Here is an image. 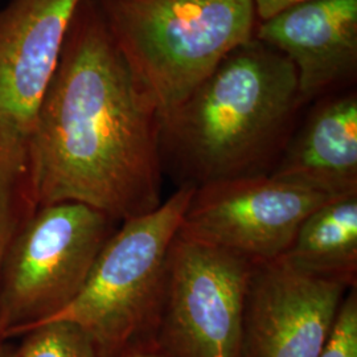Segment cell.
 I'll return each mask as SVG.
<instances>
[{
	"instance_id": "2e32d148",
	"label": "cell",
	"mask_w": 357,
	"mask_h": 357,
	"mask_svg": "<svg viewBox=\"0 0 357 357\" xmlns=\"http://www.w3.org/2000/svg\"><path fill=\"white\" fill-rule=\"evenodd\" d=\"M310 1L315 0H253L257 22H266L278 13Z\"/></svg>"
},
{
	"instance_id": "5bb4252c",
	"label": "cell",
	"mask_w": 357,
	"mask_h": 357,
	"mask_svg": "<svg viewBox=\"0 0 357 357\" xmlns=\"http://www.w3.org/2000/svg\"><path fill=\"white\" fill-rule=\"evenodd\" d=\"M16 357H100L88 333L66 320H51L24 335Z\"/></svg>"
},
{
	"instance_id": "9c48e42d",
	"label": "cell",
	"mask_w": 357,
	"mask_h": 357,
	"mask_svg": "<svg viewBox=\"0 0 357 357\" xmlns=\"http://www.w3.org/2000/svg\"><path fill=\"white\" fill-rule=\"evenodd\" d=\"M255 38L293 64L303 102L355 81L357 0H315L257 23Z\"/></svg>"
},
{
	"instance_id": "3957f363",
	"label": "cell",
	"mask_w": 357,
	"mask_h": 357,
	"mask_svg": "<svg viewBox=\"0 0 357 357\" xmlns=\"http://www.w3.org/2000/svg\"><path fill=\"white\" fill-rule=\"evenodd\" d=\"M132 76L163 115L255 38L253 0H97Z\"/></svg>"
},
{
	"instance_id": "4fadbf2b",
	"label": "cell",
	"mask_w": 357,
	"mask_h": 357,
	"mask_svg": "<svg viewBox=\"0 0 357 357\" xmlns=\"http://www.w3.org/2000/svg\"><path fill=\"white\" fill-rule=\"evenodd\" d=\"M28 131L0 118V271L16 233L35 211L28 188Z\"/></svg>"
},
{
	"instance_id": "52a82bcc",
	"label": "cell",
	"mask_w": 357,
	"mask_h": 357,
	"mask_svg": "<svg viewBox=\"0 0 357 357\" xmlns=\"http://www.w3.org/2000/svg\"><path fill=\"white\" fill-rule=\"evenodd\" d=\"M331 199L271 175L220 180L195 187L178 237L264 264L286 255L306 217Z\"/></svg>"
},
{
	"instance_id": "6da1fadb",
	"label": "cell",
	"mask_w": 357,
	"mask_h": 357,
	"mask_svg": "<svg viewBox=\"0 0 357 357\" xmlns=\"http://www.w3.org/2000/svg\"><path fill=\"white\" fill-rule=\"evenodd\" d=\"M160 115L97 0H81L28 131L33 209L79 203L122 222L163 203Z\"/></svg>"
},
{
	"instance_id": "9a60e30c",
	"label": "cell",
	"mask_w": 357,
	"mask_h": 357,
	"mask_svg": "<svg viewBox=\"0 0 357 357\" xmlns=\"http://www.w3.org/2000/svg\"><path fill=\"white\" fill-rule=\"evenodd\" d=\"M356 287L345 295L331 333L318 357H357Z\"/></svg>"
},
{
	"instance_id": "8992f818",
	"label": "cell",
	"mask_w": 357,
	"mask_h": 357,
	"mask_svg": "<svg viewBox=\"0 0 357 357\" xmlns=\"http://www.w3.org/2000/svg\"><path fill=\"white\" fill-rule=\"evenodd\" d=\"M255 264L176 236L153 342L169 357H241Z\"/></svg>"
},
{
	"instance_id": "8fae6325",
	"label": "cell",
	"mask_w": 357,
	"mask_h": 357,
	"mask_svg": "<svg viewBox=\"0 0 357 357\" xmlns=\"http://www.w3.org/2000/svg\"><path fill=\"white\" fill-rule=\"evenodd\" d=\"M270 175L330 197L357 195L356 91L318 103Z\"/></svg>"
},
{
	"instance_id": "5b68a950",
	"label": "cell",
	"mask_w": 357,
	"mask_h": 357,
	"mask_svg": "<svg viewBox=\"0 0 357 357\" xmlns=\"http://www.w3.org/2000/svg\"><path fill=\"white\" fill-rule=\"evenodd\" d=\"M114 224L70 202L40 206L26 217L0 271L3 342L48 321L76 298Z\"/></svg>"
},
{
	"instance_id": "ac0fdd59",
	"label": "cell",
	"mask_w": 357,
	"mask_h": 357,
	"mask_svg": "<svg viewBox=\"0 0 357 357\" xmlns=\"http://www.w3.org/2000/svg\"><path fill=\"white\" fill-rule=\"evenodd\" d=\"M17 349L13 345L6 344L4 342H0V357H16Z\"/></svg>"
},
{
	"instance_id": "7a4b0ae2",
	"label": "cell",
	"mask_w": 357,
	"mask_h": 357,
	"mask_svg": "<svg viewBox=\"0 0 357 357\" xmlns=\"http://www.w3.org/2000/svg\"><path fill=\"white\" fill-rule=\"evenodd\" d=\"M303 102L293 64L253 38L160 116V151L183 184L270 175Z\"/></svg>"
},
{
	"instance_id": "e0dca14e",
	"label": "cell",
	"mask_w": 357,
	"mask_h": 357,
	"mask_svg": "<svg viewBox=\"0 0 357 357\" xmlns=\"http://www.w3.org/2000/svg\"><path fill=\"white\" fill-rule=\"evenodd\" d=\"M121 357H169L153 339L130 347Z\"/></svg>"
},
{
	"instance_id": "30bf717a",
	"label": "cell",
	"mask_w": 357,
	"mask_h": 357,
	"mask_svg": "<svg viewBox=\"0 0 357 357\" xmlns=\"http://www.w3.org/2000/svg\"><path fill=\"white\" fill-rule=\"evenodd\" d=\"M79 1L7 0L0 7V118L29 130Z\"/></svg>"
},
{
	"instance_id": "ba28073f",
	"label": "cell",
	"mask_w": 357,
	"mask_h": 357,
	"mask_svg": "<svg viewBox=\"0 0 357 357\" xmlns=\"http://www.w3.org/2000/svg\"><path fill=\"white\" fill-rule=\"evenodd\" d=\"M352 287L278 258L253 268L245 299L241 357H318Z\"/></svg>"
},
{
	"instance_id": "277c9868",
	"label": "cell",
	"mask_w": 357,
	"mask_h": 357,
	"mask_svg": "<svg viewBox=\"0 0 357 357\" xmlns=\"http://www.w3.org/2000/svg\"><path fill=\"white\" fill-rule=\"evenodd\" d=\"M193 191L183 184L150 213L122 221L81 291L48 321L77 324L100 357H121L130 347L153 339L168 257Z\"/></svg>"
},
{
	"instance_id": "7c38bea8",
	"label": "cell",
	"mask_w": 357,
	"mask_h": 357,
	"mask_svg": "<svg viewBox=\"0 0 357 357\" xmlns=\"http://www.w3.org/2000/svg\"><path fill=\"white\" fill-rule=\"evenodd\" d=\"M284 258L320 278L357 286V195L333 197L306 217Z\"/></svg>"
},
{
	"instance_id": "d6986e66",
	"label": "cell",
	"mask_w": 357,
	"mask_h": 357,
	"mask_svg": "<svg viewBox=\"0 0 357 357\" xmlns=\"http://www.w3.org/2000/svg\"><path fill=\"white\" fill-rule=\"evenodd\" d=\"M0 342H3V340H1V339H0Z\"/></svg>"
}]
</instances>
